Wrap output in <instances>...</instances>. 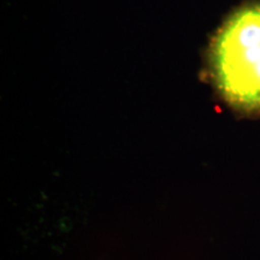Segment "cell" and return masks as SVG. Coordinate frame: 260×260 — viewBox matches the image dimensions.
Here are the masks:
<instances>
[{
    "label": "cell",
    "mask_w": 260,
    "mask_h": 260,
    "mask_svg": "<svg viewBox=\"0 0 260 260\" xmlns=\"http://www.w3.org/2000/svg\"><path fill=\"white\" fill-rule=\"evenodd\" d=\"M211 76L223 99L242 112H260V2L230 16L210 48Z\"/></svg>",
    "instance_id": "cell-1"
}]
</instances>
